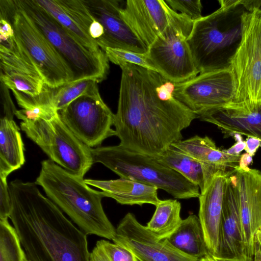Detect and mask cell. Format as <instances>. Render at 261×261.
<instances>
[{"instance_id": "obj_1", "label": "cell", "mask_w": 261, "mask_h": 261, "mask_svg": "<svg viewBox=\"0 0 261 261\" xmlns=\"http://www.w3.org/2000/svg\"><path fill=\"white\" fill-rule=\"evenodd\" d=\"M119 66L116 136L123 147L156 157L182 140V130L198 116L174 96V83L135 64Z\"/></svg>"}, {"instance_id": "obj_2", "label": "cell", "mask_w": 261, "mask_h": 261, "mask_svg": "<svg viewBox=\"0 0 261 261\" xmlns=\"http://www.w3.org/2000/svg\"><path fill=\"white\" fill-rule=\"evenodd\" d=\"M37 185L18 179L9 185V218L28 261H90L87 235Z\"/></svg>"}, {"instance_id": "obj_3", "label": "cell", "mask_w": 261, "mask_h": 261, "mask_svg": "<svg viewBox=\"0 0 261 261\" xmlns=\"http://www.w3.org/2000/svg\"><path fill=\"white\" fill-rule=\"evenodd\" d=\"M47 197L87 235L112 240L116 228L102 205V191L91 188L83 177L73 174L50 159L41 162L36 180Z\"/></svg>"}, {"instance_id": "obj_4", "label": "cell", "mask_w": 261, "mask_h": 261, "mask_svg": "<svg viewBox=\"0 0 261 261\" xmlns=\"http://www.w3.org/2000/svg\"><path fill=\"white\" fill-rule=\"evenodd\" d=\"M216 11L194 21L187 43L199 73L227 69L242 39L241 0H220Z\"/></svg>"}, {"instance_id": "obj_5", "label": "cell", "mask_w": 261, "mask_h": 261, "mask_svg": "<svg viewBox=\"0 0 261 261\" xmlns=\"http://www.w3.org/2000/svg\"><path fill=\"white\" fill-rule=\"evenodd\" d=\"M94 163H100L120 178L162 189L176 199L198 198L199 188L153 156L135 152L121 145L91 149Z\"/></svg>"}, {"instance_id": "obj_6", "label": "cell", "mask_w": 261, "mask_h": 261, "mask_svg": "<svg viewBox=\"0 0 261 261\" xmlns=\"http://www.w3.org/2000/svg\"><path fill=\"white\" fill-rule=\"evenodd\" d=\"M17 2L69 66L73 81L90 78L98 83L107 77L109 60L105 52L87 48L35 0Z\"/></svg>"}, {"instance_id": "obj_7", "label": "cell", "mask_w": 261, "mask_h": 261, "mask_svg": "<svg viewBox=\"0 0 261 261\" xmlns=\"http://www.w3.org/2000/svg\"><path fill=\"white\" fill-rule=\"evenodd\" d=\"M0 17L12 24L15 37L51 88L72 82L73 74L50 42L35 25L17 0L0 1Z\"/></svg>"}, {"instance_id": "obj_8", "label": "cell", "mask_w": 261, "mask_h": 261, "mask_svg": "<svg viewBox=\"0 0 261 261\" xmlns=\"http://www.w3.org/2000/svg\"><path fill=\"white\" fill-rule=\"evenodd\" d=\"M20 128L50 160L73 174L84 177L94 163L91 148L75 136L58 112L47 119L22 121Z\"/></svg>"}, {"instance_id": "obj_9", "label": "cell", "mask_w": 261, "mask_h": 261, "mask_svg": "<svg viewBox=\"0 0 261 261\" xmlns=\"http://www.w3.org/2000/svg\"><path fill=\"white\" fill-rule=\"evenodd\" d=\"M235 82L233 101H261V8L242 16V39L229 68Z\"/></svg>"}, {"instance_id": "obj_10", "label": "cell", "mask_w": 261, "mask_h": 261, "mask_svg": "<svg viewBox=\"0 0 261 261\" xmlns=\"http://www.w3.org/2000/svg\"><path fill=\"white\" fill-rule=\"evenodd\" d=\"M193 22L178 13L148 48L147 54L158 72L174 83L186 81L199 73L187 43Z\"/></svg>"}, {"instance_id": "obj_11", "label": "cell", "mask_w": 261, "mask_h": 261, "mask_svg": "<svg viewBox=\"0 0 261 261\" xmlns=\"http://www.w3.org/2000/svg\"><path fill=\"white\" fill-rule=\"evenodd\" d=\"M58 112L68 128L90 148L98 147L106 139L116 136L112 128L114 114L98 89L78 97Z\"/></svg>"}, {"instance_id": "obj_12", "label": "cell", "mask_w": 261, "mask_h": 261, "mask_svg": "<svg viewBox=\"0 0 261 261\" xmlns=\"http://www.w3.org/2000/svg\"><path fill=\"white\" fill-rule=\"evenodd\" d=\"M0 59L1 82L6 87L32 96L43 92L46 85L10 24L0 28Z\"/></svg>"}, {"instance_id": "obj_13", "label": "cell", "mask_w": 261, "mask_h": 261, "mask_svg": "<svg viewBox=\"0 0 261 261\" xmlns=\"http://www.w3.org/2000/svg\"><path fill=\"white\" fill-rule=\"evenodd\" d=\"M235 93V82L229 68L199 73L175 83L173 92L177 100L198 116L232 101Z\"/></svg>"}, {"instance_id": "obj_14", "label": "cell", "mask_w": 261, "mask_h": 261, "mask_svg": "<svg viewBox=\"0 0 261 261\" xmlns=\"http://www.w3.org/2000/svg\"><path fill=\"white\" fill-rule=\"evenodd\" d=\"M112 241L130 250L139 261L199 260L180 251L166 239H158L130 213L120 221Z\"/></svg>"}, {"instance_id": "obj_15", "label": "cell", "mask_w": 261, "mask_h": 261, "mask_svg": "<svg viewBox=\"0 0 261 261\" xmlns=\"http://www.w3.org/2000/svg\"><path fill=\"white\" fill-rule=\"evenodd\" d=\"M83 2L94 19L103 28V36L96 41L102 50L110 47L147 53L146 46L121 17L120 1L83 0Z\"/></svg>"}, {"instance_id": "obj_16", "label": "cell", "mask_w": 261, "mask_h": 261, "mask_svg": "<svg viewBox=\"0 0 261 261\" xmlns=\"http://www.w3.org/2000/svg\"><path fill=\"white\" fill-rule=\"evenodd\" d=\"M242 224L243 241L246 257L252 260L255 236L261 231V171L238 165L234 168Z\"/></svg>"}, {"instance_id": "obj_17", "label": "cell", "mask_w": 261, "mask_h": 261, "mask_svg": "<svg viewBox=\"0 0 261 261\" xmlns=\"http://www.w3.org/2000/svg\"><path fill=\"white\" fill-rule=\"evenodd\" d=\"M177 13L163 0H128L120 9L122 19L147 48Z\"/></svg>"}, {"instance_id": "obj_18", "label": "cell", "mask_w": 261, "mask_h": 261, "mask_svg": "<svg viewBox=\"0 0 261 261\" xmlns=\"http://www.w3.org/2000/svg\"><path fill=\"white\" fill-rule=\"evenodd\" d=\"M216 256L248 261L244 251L239 197L234 172L229 177L224 196Z\"/></svg>"}, {"instance_id": "obj_19", "label": "cell", "mask_w": 261, "mask_h": 261, "mask_svg": "<svg viewBox=\"0 0 261 261\" xmlns=\"http://www.w3.org/2000/svg\"><path fill=\"white\" fill-rule=\"evenodd\" d=\"M198 118L215 124L225 136L240 134L261 141V101H231L222 107L199 114Z\"/></svg>"}, {"instance_id": "obj_20", "label": "cell", "mask_w": 261, "mask_h": 261, "mask_svg": "<svg viewBox=\"0 0 261 261\" xmlns=\"http://www.w3.org/2000/svg\"><path fill=\"white\" fill-rule=\"evenodd\" d=\"M234 169L215 173L199 198L198 217L209 252L216 256L219 247V226L223 198L227 185Z\"/></svg>"}, {"instance_id": "obj_21", "label": "cell", "mask_w": 261, "mask_h": 261, "mask_svg": "<svg viewBox=\"0 0 261 261\" xmlns=\"http://www.w3.org/2000/svg\"><path fill=\"white\" fill-rule=\"evenodd\" d=\"M85 46L96 53L105 52L91 37L89 30L95 20L83 0H35Z\"/></svg>"}, {"instance_id": "obj_22", "label": "cell", "mask_w": 261, "mask_h": 261, "mask_svg": "<svg viewBox=\"0 0 261 261\" xmlns=\"http://www.w3.org/2000/svg\"><path fill=\"white\" fill-rule=\"evenodd\" d=\"M172 145L202 164L205 187L217 172L233 170L239 165L241 156L226 153L224 149L217 147L215 143L207 136H195Z\"/></svg>"}, {"instance_id": "obj_23", "label": "cell", "mask_w": 261, "mask_h": 261, "mask_svg": "<svg viewBox=\"0 0 261 261\" xmlns=\"http://www.w3.org/2000/svg\"><path fill=\"white\" fill-rule=\"evenodd\" d=\"M85 181L101 190L105 197L112 198L121 204L142 205L147 203L156 206L161 200L156 187L126 178L106 180L86 179Z\"/></svg>"}, {"instance_id": "obj_24", "label": "cell", "mask_w": 261, "mask_h": 261, "mask_svg": "<svg viewBox=\"0 0 261 261\" xmlns=\"http://www.w3.org/2000/svg\"><path fill=\"white\" fill-rule=\"evenodd\" d=\"M20 128L13 118L4 116L0 123V176L6 177L25 163Z\"/></svg>"}, {"instance_id": "obj_25", "label": "cell", "mask_w": 261, "mask_h": 261, "mask_svg": "<svg viewBox=\"0 0 261 261\" xmlns=\"http://www.w3.org/2000/svg\"><path fill=\"white\" fill-rule=\"evenodd\" d=\"M182 253L200 259L208 253L199 217L189 215L182 220L175 231L166 239Z\"/></svg>"}, {"instance_id": "obj_26", "label": "cell", "mask_w": 261, "mask_h": 261, "mask_svg": "<svg viewBox=\"0 0 261 261\" xmlns=\"http://www.w3.org/2000/svg\"><path fill=\"white\" fill-rule=\"evenodd\" d=\"M158 161L176 171L187 180L199 187L200 192L205 188L202 164L193 158L171 145L155 157Z\"/></svg>"}, {"instance_id": "obj_27", "label": "cell", "mask_w": 261, "mask_h": 261, "mask_svg": "<svg viewBox=\"0 0 261 261\" xmlns=\"http://www.w3.org/2000/svg\"><path fill=\"white\" fill-rule=\"evenodd\" d=\"M155 207L145 226L158 239L163 240L170 236L181 223V204L176 199L161 200Z\"/></svg>"}, {"instance_id": "obj_28", "label": "cell", "mask_w": 261, "mask_h": 261, "mask_svg": "<svg viewBox=\"0 0 261 261\" xmlns=\"http://www.w3.org/2000/svg\"><path fill=\"white\" fill-rule=\"evenodd\" d=\"M97 83L94 79H84L54 88L52 99L54 107L58 111L78 97L98 89Z\"/></svg>"}, {"instance_id": "obj_29", "label": "cell", "mask_w": 261, "mask_h": 261, "mask_svg": "<svg viewBox=\"0 0 261 261\" xmlns=\"http://www.w3.org/2000/svg\"><path fill=\"white\" fill-rule=\"evenodd\" d=\"M0 261H28L19 236L8 219H0Z\"/></svg>"}, {"instance_id": "obj_30", "label": "cell", "mask_w": 261, "mask_h": 261, "mask_svg": "<svg viewBox=\"0 0 261 261\" xmlns=\"http://www.w3.org/2000/svg\"><path fill=\"white\" fill-rule=\"evenodd\" d=\"M108 59L115 64L122 63L135 64L158 72L154 65L147 53L140 54L130 50L108 47L104 50Z\"/></svg>"}, {"instance_id": "obj_31", "label": "cell", "mask_w": 261, "mask_h": 261, "mask_svg": "<svg viewBox=\"0 0 261 261\" xmlns=\"http://www.w3.org/2000/svg\"><path fill=\"white\" fill-rule=\"evenodd\" d=\"M174 11L187 16L193 21L202 17V6L200 0H165Z\"/></svg>"}, {"instance_id": "obj_32", "label": "cell", "mask_w": 261, "mask_h": 261, "mask_svg": "<svg viewBox=\"0 0 261 261\" xmlns=\"http://www.w3.org/2000/svg\"><path fill=\"white\" fill-rule=\"evenodd\" d=\"M96 244L104 251L110 261H139L130 250L116 243L101 240Z\"/></svg>"}, {"instance_id": "obj_33", "label": "cell", "mask_w": 261, "mask_h": 261, "mask_svg": "<svg viewBox=\"0 0 261 261\" xmlns=\"http://www.w3.org/2000/svg\"><path fill=\"white\" fill-rule=\"evenodd\" d=\"M11 212V198L7 178L0 176V219H8Z\"/></svg>"}, {"instance_id": "obj_34", "label": "cell", "mask_w": 261, "mask_h": 261, "mask_svg": "<svg viewBox=\"0 0 261 261\" xmlns=\"http://www.w3.org/2000/svg\"><path fill=\"white\" fill-rule=\"evenodd\" d=\"M1 85L4 88L3 90L2 88V91L4 92L3 94H2L3 95L2 97L3 99L4 112L5 114L4 116L13 118L17 110L16 109L11 99V97L9 96L8 92V88L2 83Z\"/></svg>"}, {"instance_id": "obj_35", "label": "cell", "mask_w": 261, "mask_h": 261, "mask_svg": "<svg viewBox=\"0 0 261 261\" xmlns=\"http://www.w3.org/2000/svg\"><path fill=\"white\" fill-rule=\"evenodd\" d=\"M241 135L240 134H234L233 135L232 137L236 142L229 148L224 149V151L226 153L232 155H239L241 152L245 149L246 144L245 141L243 140Z\"/></svg>"}, {"instance_id": "obj_36", "label": "cell", "mask_w": 261, "mask_h": 261, "mask_svg": "<svg viewBox=\"0 0 261 261\" xmlns=\"http://www.w3.org/2000/svg\"><path fill=\"white\" fill-rule=\"evenodd\" d=\"M245 142L246 147L244 150L246 153L253 157L258 149L261 146V141L258 138L248 136Z\"/></svg>"}, {"instance_id": "obj_37", "label": "cell", "mask_w": 261, "mask_h": 261, "mask_svg": "<svg viewBox=\"0 0 261 261\" xmlns=\"http://www.w3.org/2000/svg\"><path fill=\"white\" fill-rule=\"evenodd\" d=\"M89 32L91 37L96 42L103 36L104 29L102 24L95 19L90 26Z\"/></svg>"}, {"instance_id": "obj_38", "label": "cell", "mask_w": 261, "mask_h": 261, "mask_svg": "<svg viewBox=\"0 0 261 261\" xmlns=\"http://www.w3.org/2000/svg\"><path fill=\"white\" fill-rule=\"evenodd\" d=\"M90 261H110V260L104 251L96 244L90 252Z\"/></svg>"}, {"instance_id": "obj_39", "label": "cell", "mask_w": 261, "mask_h": 261, "mask_svg": "<svg viewBox=\"0 0 261 261\" xmlns=\"http://www.w3.org/2000/svg\"><path fill=\"white\" fill-rule=\"evenodd\" d=\"M252 261H261V231H258L255 236V252Z\"/></svg>"}, {"instance_id": "obj_40", "label": "cell", "mask_w": 261, "mask_h": 261, "mask_svg": "<svg viewBox=\"0 0 261 261\" xmlns=\"http://www.w3.org/2000/svg\"><path fill=\"white\" fill-rule=\"evenodd\" d=\"M252 162V157L246 152L241 155L238 166L241 169H245L248 168Z\"/></svg>"}, {"instance_id": "obj_41", "label": "cell", "mask_w": 261, "mask_h": 261, "mask_svg": "<svg viewBox=\"0 0 261 261\" xmlns=\"http://www.w3.org/2000/svg\"><path fill=\"white\" fill-rule=\"evenodd\" d=\"M198 261H239V260L223 259V258L218 257L216 256H214L211 253H208L205 257L199 259Z\"/></svg>"}]
</instances>
